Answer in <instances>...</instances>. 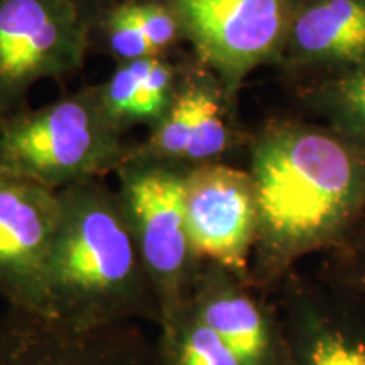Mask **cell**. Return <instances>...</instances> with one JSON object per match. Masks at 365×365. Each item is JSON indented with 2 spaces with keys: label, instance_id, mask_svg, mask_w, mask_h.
Instances as JSON below:
<instances>
[{
  "label": "cell",
  "instance_id": "1",
  "mask_svg": "<svg viewBox=\"0 0 365 365\" xmlns=\"http://www.w3.org/2000/svg\"><path fill=\"white\" fill-rule=\"evenodd\" d=\"M245 149L257 195L249 282L271 296L304 259L339 247L365 222V148L284 118L250 134Z\"/></svg>",
  "mask_w": 365,
  "mask_h": 365
},
{
  "label": "cell",
  "instance_id": "2",
  "mask_svg": "<svg viewBox=\"0 0 365 365\" xmlns=\"http://www.w3.org/2000/svg\"><path fill=\"white\" fill-rule=\"evenodd\" d=\"M59 217L48 262L49 318L88 330L153 323V286L117 190L90 180L58 191Z\"/></svg>",
  "mask_w": 365,
  "mask_h": 365
},
{
  "label": "cell",
  "instance_id": "3",
  "mask_svg": "<svg viewBox=\"0 0 365 365\" xmlns=\"http://www.w3.org/2000/svg\"><path fill=\"white\" fill-rule=\"evenodd\" d=\"M130 144L95 86H85L41 108L27 105L0 117V176L61 191L115 175Z\"/></svg>",
  "mask_w": 365,
  "mask_h": 365
},
{
  "label": "cell",
  "instance_id": "4",
  "mask_svg": "<svg viewBox=\"0 0 365 365\" xmlns=\"http://www.w3.org/2000/svg\"><path fill=\"white\" fill-rule=\"evenodd\" d=\"M186 168L129 158L115 171L117 193L153 286L159 333L170 331L188 307L200 261L185 215Z\"/></svg>",
  "mask_w": 365,
  "mask_h": 365
},
{
  "label": "cell",
  "instance_id": "5",
  "mask_svg": "<svg viewBox=\"0 0 365 365\" xmlns=\"http://www.w3.org/2000/svg\"><path fill=\"white\" fill-rule=\"evenodd\" d=\"M90 24L70 0H0V117L27 107L38 81L81 70Z\"/></svg>",
  "mask_w": 365,
  "mask_h": 365
},
{
  "label": "cell",
  "instance_id": "6",
  "mask_svg": "<svg viewBox=\"0 0 365 365\" xmlns=\"http://www.w3.org/2000/svg\"><path fill=\"white\" fill-rule=\"evenodd\" d=\"M195 58L232 98L255 68L281 59L296 0H166Z\"/></svg>",
  "mask_w": 365,
  "mask_h": 365
},
{
  "label": "cell",
  "instance_id": "7",
  "mask_svg": "<svg viewBox=\"0 0 365 365\" xmlns=\"http://www.w3.org/2000/svg\"><path fill=\"white\" fill-rule=\"evenodd\" d=\"M284 336L281 365H365V303L296 267L271 293Z\"/></svg>",
  "mask_w": 365,
  "mask_h": 365
},
{
  "label": "cell",
  "instance_id": "8",
  "mask_svg": "<svg viewBox=\"0 0 365 365\" xmlns=\"http://www.w3.org/2000/svg\"><path fill=\"white\" fill-rule=\"evenodd\" d=\"M230 95L198 59L182 63L173 102L145 139L132 143L127 159H148L190 170L225 158L249 135L235 129Z\"/></svg>",
  "mask_w": 365,
  "mask_h": 365
},
{
  "label": "cell",
  "instance_id": "9",
  "mask_svg": "<svg viewBox=\"0 0 365 365\" xmlns=\"http://www.w3.org/2000/svg\"><path fill=\"white\" fill-rule=\"evenodd\" d=\"M59 217L58 191L0 176V298L49 318L48 262Z\"/></svg>",
  "mask_w": 365,
  "mask_h": 365
},
{
  "label": "cell",
  "instance_id": "10",
  "mask_svg": "<svg viewBox=\"0 0 365 365\" xmlns=\"http://www.w3.org/2000/svg\"><path fill=\"white\" fill-rule=\"evenodd\" d=\"M182 200L196 257L249 281L257 235V195L249 171L227 163L190 168Z\"/></svg>",
  "mask_w": 365,
  "mask_h": 365
},
{
  "label": "cell",
  "instance_id": "11",
  "mask_svg": "<svg viewBox=\"0 0 365 365\" xmlns=\"http://www.w3.org/2000/svg\"><path fill=\"white\" fill-rule=\"evenodd\" d=\"M0 365H164L140 323L80 330L7 308L0 314Z\"/></svg>",
  "mask_w": 365,
  "mask_h": 365
},
{
  "label": "cell",
  "instance_id": "12",
  "mask_svg": "<svg viewBox=\"0 0 365 365\" xmlns=\"http://www.w3.org/2000/svg\"><path fill=\"white\" fill-rule=\"evenodd\" d=\"M188 308L242 365H281L284 336L276 304L247 279L203 261L191 287Z\"/></svg>",
  "mask_w": 365,
  "mask_h": 365
},
{
  "label": "cell",
  "instance_id": "13",
  "mask_svg": "<svg viewBox=\"0 0 365 365\" xmlns=\"http://www.w3.org/2000/svg\"><path fill=\"white\" fill-rule=\"evenodd\" d=\"M281 59L335 73L365 61V0H296Z\"/></svg>",
  "mask_w": 365,
  "mask_h": 365
},
{
  "label": "cell",
  "instance_id": "14",
  "mask_svg": "<svg viewBox=\"0 0 365 365\" xmlns=\"http://www.w3.org/2000/svg\"><path fill=\"white\" fill-rule=\"evenodd\" d=\"M185 41L166 0H117L90 22V49L115 63L168 56Z\"/></svg>",
  "mask_w": 365,
  "mask_h": 365
},
{
  "label": "cell",
  "instance_id": "15",
  "mask_svg": "<svg viewBox=\"0 0 365 365\" xmlns=\"http://www.w3.org/2000/svg\"><path fill=\"white\" fill-rule=\"evenodd\" d=\"M181 65L168 56L115 63L107 80L95 85L100 105L110 120L127 134L132 127L153 129L173 102Z\"/></svg>",
  "mask_w": 365,
  "mask_h": 365
},
{
  "label": "cell",
  "instance_id": "16",
  "mask_svg": "<svg viewBox=\"0 0 365 365\" xmlns=\"http://www.w3.org/2000/svg\"><path fill=\"white\" fill-rule=\"evenodd\" d=\"M312 103L327 127L365 148V61L323 76Z\"/></svg>",
  "mask_w": 365,
  "mask_h": 365
},
{
  "label": "cell",
  "instance_id": "17",
  "mask_svg": "<svg viewBox=\"0 0 365 365\" xmlns=\"http://www.w3.org/2000/svg\"><path fill=\"white\" fill-rule=\"evenodd\" d=\"M156 341L164 365H242L188 307L170 331L158 333Z\"/></svg>",
  "mask_w": 365,
  "mask_h": 365
},
{
  "label": "cell",
  "instance_id": "18",
  "mask_svg": "<svg viewBox=\"0 0 365 365\" xmlns=\"http://www.w3.org/2000/svg\"><path fill=\"white\" fill-rule=\"evenodd\" d=\"M313 272L365 303V222L339 247L319 255Z\"/></svg>",
  "mask_w": 365,
  "mask_h": 365
},
{
  "label": "cell",
  "instance_id": "19",
  "mask_svg": "<svg viewBox=\"0 0 365 365\" xmlns=\"http://www.w3.org/2000/svg\"><path fill=\"white\" fill-rule=\"evenodd\" d=\"M70 2L78 9V12L90 24L100 12H103L105 9L110 7L112 4L117 2V0H70Z\"/></svg>",
  "mask_w": 365,
  "mask_h": 365
}]
</instances>
